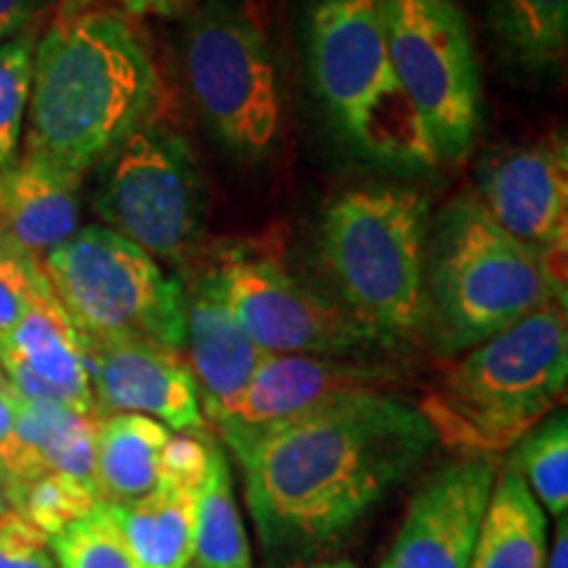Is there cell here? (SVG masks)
<instances>
[{
	"mask_svg": "<svg viewBox=\"0 0 568 568\" xmlns=\"http://www.w3.org/2000/svg\"><path fill=\"white\" fill-rule=\"evenodd\" d=\"M224 445L243 468L261 550L290 566L351 535L422 471L437 437L403 395L361 393Z\"/></svg>",
	"mask_w": 568,
	"mask_h": 568,
	"instance_id": "6da1fadb",
	"label": "cell"
},
{
	"mask_svg": "<svg viewBox=\"0 0 568 568\" xmlns=\"http://www.w3.org/2000/svg\"><path fill=\"white\" fill-rule=\"evenodd\" d=\"M161 77L138 21L90 13L53 21L34 45L21 155L84 180L153 119Z\"/></svg>",
	"mask_w": 568,
	"mask_h": 568,
	"instance_id": "7a4b0ae2",
	"label": "cell"
},
{
	"mask_svg": "<svg viewBox=\"0 0 568 568\" xmlns=\"http://www.w3.org/2000/svg\"><path fill=\"white\" fill-rule=\"evenodd\" d=\"M568 379L566 301H552L500 335L443 361L416 403L437 445L453 456L508 453L552 414Z\"/></svg>",
	"mask_w": 568,
	"mask_h": 568,
	"instance_id": "3957f363",
	"label": "cell"
},
{
	"mask_svg": "<svg viewBox=\"0 0 568 568\" xmlns=\"http://www.w3.org/2000/svg\"><path fill=\"white\" fill-rule=\"evenodd\" d=\"M564 276L503 230L474 195L453 197L429 226L424 264V347L439 361L566 301Z\"/></svg>",
	"mask_w": 568,
	"mask_h": 568,
	"instance_id": "277c9868",
	"label": "cell"
},
{
	"mask_svg": "<svg viewBox=\"0 0 568 568\" xmlns=\"http://www.w3.org/2000/svg\"><path fill=\"white\" fill-rule=\"evenodd\" d=\"M429 197L400 184H368L332 197L318 251L339 305L389 355L424 347V264Z\"/></svg>",
	"mask_w": 568,
	"mask_h": 568,
	"instance_id": "5b68a950",
	"label": "cell"
},
{
	"mask_svg": "<svg viewBox=\"0 0 568 568\" xmlns=\"http://www.w3.org/2000/svg\"><path fill=\"white\" fill-rule=\"evenodd\" d=\"M308 61L318 103L355 155L397 172L439 166L389 61L385 0H314Z\"/></svg>",
	"mask_w": 568,
	"mask_h": 568,
	"instance_id": "8992f818",
	"label": "cell"
},
{
	"mask_svg": "<svg viewBox=\"0 0 568 568\" xmlns=\"http://www.w3.org/2000/svg\"><path fill=\"white\" fill-rule=\"evenodd\" d=\"M42 272L82 337H134L184 353V282L122 234L80 226L42 258Z\"/></svg>",
	"mask_w": 568,
	"mask_h": 568,
	"instance_id": "52a82bcc",
	"label": "cell"
},
{
	"mask_svg": "<svg viewBox=\"0 0 568 568\" xmlns=\"http://www.w3.org/2000/svg\"><path fill=\"white\" fill-rule=\"evenodd\" d=\"M184 80L203 122L240 159L261 161L282 132L272 42L245 0H203L182 40Z\"/></svg>",
	"mask_w": 568,
	"mask_h": 568,
	"instance_id": "ba28073f",
	"label": "cell"
},
{
	"mask_svg": "<svg viewBox=\"0 0 568 568\" xmlns=\"http://www.w3.org/2000/svg\"><path fill=\"white\" fill-rule=\"evenodd\" d=\"M95 211L155 261L184 266L203 232L205 195L187 140L153 119L98 163Z\"/></svg>",
	"mask_w": 568,
	"mask_h": 568,
	"instance_id": "9c48e42d",
	"label": "cell"
},
{
	"mask_svg": "<svg viewBox=\"0 0 568 568\" xmlns=\"http://www.w3.org/2000/svg\"><path fill=\"white\" fill-rule=\"evenodd\" d=\"M395 77L439 163L464 159L479 130L481 84L471 30L458 0H385Z\"/></svg>",
	"mask_w": 568,
	"mask_h": 568,
	"instance_id": "30bf717a",
	"label": "cell"
},
{
	"mask_svg": "<svg viewBox=\"0 0 568 568\" xmlns=\"http://www.w3.org/2000/svg\"><path fill=\"white\" fill-rule=\"evenodd\" d=\"M209 282L243 335L274 355H389L343 305L314 293L272 255L230 247Z\"/></svg>",
	"mask_w": 568,
	"mask_h": 568,
	"instance_id": "8fae6325",
	"label": "cell"
},
{
	"mask_svg": "<svg viewBox=\"0 0 568 568\" xmlns=\"http://www.w3.org/2000/svg\"><path fill=\"white\" fill-rule=\"evenodd\" d=\"M82 347L98 418L138 414L176 435H209L184 353L134 337H82Z\"/></svg>",
	"mask_w": 568,
	"mask_h": 568,
	"instance_id": "7c38bea8",
	"label": "cell"
},
{
	"mask_svg": "<svg viewBox=\"0 0 568 568\" xmlns=\"http://www.w3.org/2000/svg\"><path fill=\"white\" fill-rule=\"evenodd\" d=\"M500 460L456 456L432 471L403 514L379 568H468Z\"/></svg>",
	"mask_w": 568,
	"mask_h": 568,
	"instance_id": "4fadbf2b",
	"label": "cell"
},
{
	"mask_svg": "<svg viewBox=\"0 0 568 568\" xmlns=\"http://www.w3.org/2000/svg\"><path fill=\"white\" fill-rule=\"evenodd\" d=\"M403 372L385 355H274L255 368L243 400L224 424L219 439L251 435L290 422L326 403L361 393H395Z\"/></svg>",
	"mask_w": 568,
	"mask_h": 568,
	"instance_id": "5bb4252c",
	"label": "cell"
},
{
	"mask_svg": "<svg viewBox=\"0 0 568 568\" xmlns=\"http://www.w3.org/2000/svg\"><path fill=\"white\" fill-rule=\"evenodd\" d=\"M474 195L510 237L556 268L568 234V148L564 138L500 148L477 169Z\"/></svg>",
	"mask_w": 568,
	"mask_h": 568,
	"instance_id": "9a60e30c",
	"label": "cell"
},
{
	"mask_svg": "<svg viewBox=\"0 0 568 568\" xmlns=\"http://www.w3.org/2000/svg\"><path fill=\"white\" fill-rule=\"evenodd\" d=\"M211 435H172L151 493L109 514L142 568L193 566L195 508L211 458Z\"/></svg>",
	"mask_w": 568,
	"mask_h": 568,
	"instance_id": "2e32d148",
	"label": "cell"
},
{
	"mask_svg": "<svg viewBox=\"0 0 568 568\" xmlns=\"http://www.w3.org/2000/svg\"><path fill=\"white\" fill-rule=\"evenodd\" d=\"M0 366L19 400L98 418L82 337L53 290H45L9 335L0 337Z\"/></svg>",
	"mask_w": 568,
	"mask_h": 568,
	"instance_id": "e0dca14e",
	"label": "cell"
},
{
	"mask_svg": "<svg viewBox=\"0 0 568 568\" xmlns=\"http://www.w3.org/2000/svg\"><path fill=\"white\" fill-rule=\"evenodd\" d=\"M184 290H187L184 358L195 376L205 422L219 426L240 406L266 353L243 335L209 276H197L193 287Z\"/></svg>",
	"mask_w": 568,
	"mask_h": 568,
	"instance_id": "ac0fdd59",
	"label": "cell"
},
{
	"mask_svg": "<svg viewBox=\"0 0 568 568\" xmlns=\"http://www.w3.org/2000/svg\"><path fill=\"white\" fill-rule=\"evenodd\" d=\"M82 180L19 155L0 169V243L42 258L80 232Z\"/></svg>",
	"mask_w": 568,
	"mask_h": 568,
	"instance_id": "d6986e66",
	"label": "cell"
},
{
	"mask_svg": "<svg viewBox=\"0 0 568 568\" xmlns=\"http://www.w3.org/2000/svg\"><path fill=\"white\" fill-rule=\"evenodd\" d=\"M172 429L138 414H111L95 422L92 485L109 506L140 500L159 485L161 460Z\"/></svg>",
	"mask_w": 568,
	"mask_h": 568,
	"instance_id": "ffe728a7",
	"label": "cell"
},
{
	"mask_svg": "<svg viewBox=\"0 0 568 568\" xmlns=\"http://www.w3.org/2000/svg\"><path fill=\"white\" fill-rule=\"evenodd\" d=\"M545 556L548 516L516 468L503 460L468 568H545Z\"/></svg>",
	"mask_w": 568,
	"mask_h": 568,
	"instance_id": "44dd1931",
	"label": "cell"
},
{
	"mask_svg": "<svg viewBox=\"0 0 568 568\" xmlns=\"http://www.w3.org/2000/svg\"><path fill=\"white\" fill-rule=\"evenodd\" d=\"M95 422L69 408L17 397V439L34 474L55 471L95 489Z\"/></svg>",
	"mask_w": 568,
	"mask_h": 568,
	"instance_id": "7402d4cb",
	"label": "cell"
},
{
	"mask_svg": "<svg viewBox=\"0 0 568 568\" xmlns=\"http://www.w3.org/2000/svg\"><path fill=\"white\" fill-rule=\"evenodd\" d=\"M193 566L253 568V550L240 514L232 464L219 439L211 443L209 474L197 497Z\"/></svg>",
	"mask_w": 568,
	"mask_h": 568,
	"instance_id": "603a6c76",
	"label": "cell"
},
{
	"mask_svg": "<svg viewBox=\"0 0 568 568\" xmlns=\"http://www.w3.org/2000/svg\"><path fill=\"white\" fill-rule=\"evenodd\" d=\"M497 40L518 63L545 69L566 55L568 0H485Z\"/></svg>",
	"mask_w": 568,
	"mask_h": 568,
	"instance_id": "cb8c5ba5",
	"label": "cell"
},
{
	"mask_svg": "<svg viewBox=\"0 0 568 568\" xmlns=\"http://www.w3.org/2000/svg\"><path fill=\"white\" fill-rule=\"evenodd\" d=\"M510 464L524 479L545 516L560 518L568 510V416L552 410L508 450Z\"/></svg>",
	"mask_w": 568,
	"mask_h": 568,
	"instance_id": "d4e9b609",
	"label": "cell"
},
{
	"mask_svg": "<svg viewBox=\"0 0 568 568\" xmlns=\"http://www.w3.org/2000/svg\"><path fill=\"white\" fill-rule=\"evenodd\" d=\"M6 500L11 503V510L27 518L48 539L67 529L69 524L80 521L101 503L95 489L55 471H42L27 479L24 485L11 489Z\"/></svg>",
	"mask_w": 568,
	"mask_h": 568,
	"instance_id": "484cf974",
	"label": "cell"
},
{
	"mask_svg": "<svg viewBox=\"0 0 568 568\" xmlns=\"http://www.w3.org/2000/svg\"><path fill=\"white\" fill-rule=\"evenodd\" d=\"M55 568H142L105 503L48 539Z\"/></svg>",
	"mask_w": 568,
	"mask_h": 568,
	"instance_id": "4316f807",
	"label": "cell"
},
{
	"mask_svg": "<svg viewBox=\"0 0 568 568\" xmlns=\"http://www.w3.org/2000/svg\"><path fill=\"white\" fill-rule=\"evenodd\" d=\"M34 45L38 38L32 32L0 45V169L19 159L32 90Z\"/></svg>",
	"mask_w": 568,
	"mask_h": 568,
	"instance_id": "83f0119b",
	"label": "cell"
},
{
	"mask_svg": "<svg viewBox=\"0 0 568 568\" xmlns=\"http://www.w3.org/2000/svg\"><path fill=\"white\" fill-rule=\"evenodd\" d=\"M45 290H51V284L38 261L0 243V337L9 335Z\"/></svg>",
	"mask_w": 568,
	"mask_h": 568,
	"instance_id": "f1b7e54d",
	"label": "cell"
},
{
	"mask_svg": "<svg viewBox=\"0 0 568 568\" xmlns=\"http://www.w3.org/2000/svg\"><path fill=\"white\" fill-rule=\"evenodd\" d=\"M0 568H55L51 545L17 510H0Z\"/></svg>",
	"mask_w": 568,
	"mask_h": 568,
	"instance_id": "f546056e",
	"label": "cell"
},
{
	"mask_svg": "<svg viewBox=\"0 0 568 568\" xmlns=\"http://www.w3.org/2000/svg\"><path fill=\"white\" fill-rule=\"evenodd\" d=\"M187 0H55L53 21H71L90 13H113L130 21L145 17H180Z\"/></svg>",
	"mask_w": 568,
	"mask_h": 568,
	"instance_id": "4dcf8cb0",
	"label": "cell"
},
{
	"mask_svg": "<svg viewBox=\"0 0 568 568\" xmlns=\"http://www.w3.org/2000/svg\"><path fill=\"white\" fill-rule=\"evenodd\" d=\"M32 477L38 474L32 471L17 439V397L0 395V489H3V497Z\"/></svg>",
	"mask_w": 568,
	"mask_h": 568,
	"instance_id": "1f68e13d",
	"label": "cell"
},
{
	"mask_svg": "<svg viewBox=\"0 0 568 568\" xmlns=\"http://www.w3.org/2000/svg\"><path fill=\"white\" fill-rule=\"evenodd\" d=\"M48 6L51 0H0V45L30 32Z\"/></svg>",
	"mask_w": 568,
	"mask_h": 568,
	"instance_id": "d6a6232c",
	"label": "cell"
},
{
	"mask_svg": "<svg viewBox=\"0 0 568 568\" xmlns=\"http://www.w3.org/2000/svg\"><path fill=\"white\" fill-rule=\"evenodd\" d=\"M545 568H568V518H556V531L548 542V556H545Z\"/></svg>",
	"mask_w": 568,
	"mask_h": 568,
	"instance_id": "836d02e7",
	"label": "cell"
},
{
	"mask_svg": "<svg viewBox=\"0 0 568 568\" xmlns=\"http://www.w3.org/2000/svg\"><path fill=\"white\" fill-rule=\"evenodd\" d=\"M280 568H358L347 558H316V560H301V564H290Z\"/></svg>",
	"mask_w": 568,
	"mask_h": 568,
	"instance_id": "e575fe53",
	"label": "cell"
},
{
	"mask_svg": "<svg viewBox=\"0 0 568 568\" xmlns=\"http://www.w3.org/2000/svg\"><path fill=\"white\" fill-rule=\"evenodd\" d=\"M0 395H9V397H17V395H13V389H11V385H9V379H6V372H3V366H0Z\"/></svg>",
	"mask_w": 568,
	"mask_h": 568,
	"instance_id": "d590c367",
	"label": "cell"
},
{
	"mask_svg": "<svg viewBox=\"0 0 568 568\" xmlns=\"http://www.w3.org/2000/svg\"><path fill=\"white\" fill-rule=\"evenodd\" d=\"M187 568H195V566H187Z\"/></svg>",
	"mask_w": 568,
	"mask_h": 568,
	"instance_id": "8d00e7d4",
	"label": "cell"
},
{
	"mask_svg": "<svg viewBox=\"0 0 568 568\" xmlns=\"http://www.w3.org/2000/svg\"><path fill=\"white\" fill-rule=\"evenodd\" d=\"M0 510H3V506H0Z\"/></svg>",
	"mask_w": 568,
	"mask_h": 568,
	"instance_id": "74e56055",
	"label": "cell"
}]
</instances>
